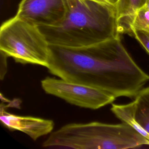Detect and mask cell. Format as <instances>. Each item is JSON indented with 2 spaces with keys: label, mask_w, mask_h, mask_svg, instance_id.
<instances>
[{
  "label": "cell",
  "mask_w": 149,
  "mask_h": 149,
  "mask_svg": "<svg viewBox=\"0 0 149 149\" xmlns=\"http://www.w3.org/2000/svg\"><path fill=\"white\" fill-rule=\"evenodd\" d=\"M49 72L61 79L114 96L135 97L149 75L132 59L120 37L85 47L49 45Z\"/></svg>",
  "instance_id": "cell-1"
},
{
  "label": "cell",
  "mask_w": 149,
  "mask_h": 149,
  "mask_svg": "<svg viewBox=\"0 0 149 149\" xmlns=\"http://www.w3.org/2000/svg\"><path fill=\"white\" fill-rule=\"evenodd\" d=\"M39 27L49 45L62 47H85L120 37L115 6L92 0H69L61 22Z\"/></svg>",
  "instance_id": "cell-2"
},
{
  "label": "cell",
  "mask_w": 149,
  "mask_h": 149,
  "mask_svg": "<svg viewBox=\"0 0 149 149\" xmlns=\"http://www.w3.org/2000/svg\"><path fill=\"white\" fill-rule=\"evenodd\" d=\"M0 52L18 63L48 66L50 49L47 38L38 26L16 16L1 27Z\"/></svg>",
  "instance_id": "cell-3"
},
{
  "label": "cell",
  "mask_w": 149,
  "mask_h": 149,
  "mask_svg": "<svg viewBox=\"0 0 149 149\" xmlns=\"http://www.w3.org/2000/svg\"><path fill=\"white\" fill-rule=\"evenodd\" d=\"M72 139L79 149H125L149 145V141L125 123H77Z\"/></svg>",
  "instance_id": "cell-4"
},
{
  "label": "cell",
  "mask_w": 149,
  "mask_h": 149,
  "mask_svg": "<svg viewBox=\"0 0 149 149\" xmlns=\"http://www.w3.org/2000/svg\"><path fill=\"white\" fill-rule=\"evenodd\" d=\"M47 94L81 108L97 109L112 103L116 97L101 90L63 79L47 77L41 81Z\"/></svg>",
  "instance_id": "cell-5"
},
{
  "label": "cell",
  "mask_w": 149,
  "mask_h": 149,
  "mask_svg": "<svg viewBox=\"0 0 149 149\" xmlns=\"http://www.w3.org/2000/svg\"><path fill=\"white\" fill-rule=\"evenodd\" d=\"M69 8V0H22L15 16L38 27L61 22Z\"/></svg>",
  "instance_id": "cell-6"
},
{
  "label": "cell",
  "mask_w": 149,
  "mask_h": 149,
  "mask_svg": "<svg viewBox=\"0 0 149 149\" xmlns=\"http://www.w3.org/2000/svg\"><path fill=\"white\" fill-rule=\"evenodd\" d=\"M111 110L149 141V87L142 88L131 102L112 104Z\"/></svg>",
  "instance_id": "cell-7"
},
{
  "label": "cell",
  "mask_w": 149,
  "mask_h": 149,
  "mask_svg": "<svg viewBox=\"0 0 149 149\" xmlns=\"http://www.w3.org/2000/svg\"><path fill=\"white\" fill-rule=\"evenodd\" d=\"M1 104L0 120L10 131H19L36 141L39 138L51 133L54 126V121L33 116H17L8 113Z\"/></svg>",
  "instance_id": "cell-8"
},
{
  "label": "cell",
  "mask_w": 149,
  "mask_h": 149,
  "mask_svg": "<svg viewBox=\"0 0 149 149\" xmlns=\"http://www.w3.org/2000/svg\"><path fill=\"white\" fill-rule=\"evenodd\" d=\"M146 0H117L115 3L118 22V30L122 33L127 22L139 8L144 6Z\"/></svg>",
  "instance_id": "cell-9"
},
{
  "label": "cell",
  "mask_w": 149,
  "mask_h": 149,
  "mask_svg": "<svg viewBox=\"0 0 149 149\" xmlns=\"http://www.w3.org/2000/svg\"><path fill=\"white\" fill-rule=\"evenodd\" d=\"M132 30L149 33V9L145 5L138 9L129 20L124 33L130 34Z\"/></svg>",
  "instance_id": "cell-10"
},
{
  "label": "cell",
  "mask_w": 149,
  "mask_h": 149,
  "mask_svg": "<svg viewBox=\"0 0 149 149\" xmlns=\"http://www.w3.org/2000/svg\"><path fill=\"white\" fill-rule=\"evenodd\" d=\"M130 35L133 36L149 54V33L132 30Z\"/></svg>",
  "instance_id": "cell-11"
},
{
  "label": "cell",
  "mask_w": 149,
  "mask_h": 149,
  "mask_svg": "<svg viewBox=\"0 0 149 149\" xmlns=\"http://www.w3.org/2000/svg\"><path fill=\"white\" fill-rule=\"evenodd\" d=\"M92 1L101 3V4L108 5V6H115V4L111 2L109 0H92Z\"/></svg>",
  "instance_id": "cell-12"
},
{
  "label": "cell",
  "mask_w": 149,
  "mask_h": 149,
  "mask_svg": "<svg viewBox=\"0 0 149 149\" xmlns=\"http://www.w3.org/2000/svg\"><path fill=\"white\" fill-rule=\"evenodd\" d=\"M145 6L149 9V0H146Z\"/></svg>",
  "instance_id": "cell-13"
},
{
  "label": "cell",
  "mask_w": 149,
  "mask_h": 149,
  "mask_svg": "<svg viewBox=\"0 0 149 149\" xmlns=\"http://www.w3.org/2000/svg\"><path fill=\"white\" fill-rule=\"evenodd\" d=\"M109 1H110L111 2H112V3H113V4H115V3H114V1H113V0H109Z\"/></svg>",
  "instance_id": "cell-14"
},
{
  "label": "cell",
  "mask_w": 149,
  "mask_h": 149,
  "mask_svg": "<svg viewBox=\"0 0 149 149\" xmlns=\"http://www.w3.org/2000/svg\"><path fill=\"white\" fill-rule=\"evenodd\" d=\"M113 1H114V3H116V1H117V0H113Z\"/></svg>",
  "instance_id": "cell-15"
}]
</instances>
